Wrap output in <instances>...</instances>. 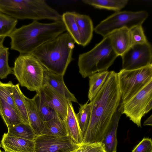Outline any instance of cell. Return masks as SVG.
<instances>
[{
	"mask_svg": "<svg viewBox=\"0 0 152 152\" xmlns=\"http://www.w3.org/2000/svg\"><path fill=\"white\" fill-rule=\"evenodd\" d=\"M121 101L118 73L109 71L102 87L91 101L90 120L81 144L101 142Z\"/></svg>",
	"mask_w": 152,
	"mask_h": 152,
	"instance_id": "obj_1",
	"label": "cell"
},
{
	"mask_svg": "<svg viewBox=\"0 0 152 152\" xmlns=\"http://www.w3.org/2000/svg\"><path fill=\"white\" fill-rule=\"evenodd\" d=\"M66 31L62 20L50 23L34 20L31 23L16 28L9 35L11 49L20 54H31L45 43Z\"/></svg>",
	"mask_w": 152,
	"mask_h": 152,
	"instance_id": "obj_2",
	"label": "cell"
},
{
	"mask_svg": "<svg viewBox=\"0 0 152 152\" xmlns=\"http://www.w3.org/2000/svg\"><path fill=\"white\" fill-rule=\"evenodd\" d=\"M75 43L67 32L43 44L32 54L48 71L64 76L73 60L72 54Z\"/></svg>",
	"mask_w": 152,
	"mask_h": 152,
	"instance_id": "obj_3",
	"label": "cell"
},
{
	"mask_svg": "<svg viewBox=\"0 0 152 152\" xmlns=\"http://www.w3.org/2000/svg\"><path fill=\"white\" fill-rule=\"evenodd\" d=\"M0 12L17 19L62 20V15L44 0H0Z\"/></svg>",
	"mask_w": 152,
	"mask_h": 152,
	"instance_id": "obj_4",
	"label": "cell"
},
{
	"mask_svg": "<svg viewBox=\"0 0 152 152\" xmlns=\"http://www.w3.org/2000/svg\"><path fill=\"white\" fill-rule=\"evenodd\" d=\"M118 56L107 35L91 50L79 55V72L85 78L95 73L107 71Z\"/></svg>",
	"mask_w": 152,
	"mask_h": 152,
	"instance_id": "obj_5",
	"label": "cell"
},
{
	"mask_svg": "<svg viewBox=\"0 0 152 152\" xmlns=\"http://www.w3.org/2000/svg\"><path fill=\"white\" fill-rule=\"evenodd\" d=\"M12 69L22 87L37 92L42 86L45 68L32 53L20 54L15 59Z\"/></svg>",
	"mask_w": 152,
	"mask_h": 152,
	"instance_id": "obj_6",
	"label": "cell"
},
{
	"mask_svg": "<svg viewBox=\"0 0 152 152\" xmlns=\"http://www.w3.org/2000/svg\"><path fill=\"white\" fill-rule=\"evenodd\" d=\"M121 103L128 100L152 80V64L134 70L121 69L118 73Z\"/></svg>",
	"mask_w": 152,
	"mask_h": 152,
	"instance_id": "obj_7",
	"label": "cell"
},
{
	"mask_svg": "<svg viewBox=\"0 0 152 152\" xmlns=\"http://www.w3.org/2000/svg\"><path fill=\"white\" fill-rule=\"evenodd\" d=\"M148 15V12L144 10L116 12L102 21L94 28V30L104 37L123 28L130 29L135 26L142 25Z\"/></svg>",
	"mask_w": 152,
	"mask_h": 152,
	"instance_id": "obj_8",
	"label": "cell"
},
{
	"mask_svg": "<svg viewBox=\"0 0 152 152\" xmlns=\"http://www.w3.org/2000/svg\"><path fill=\"white\" fill-rule=\"evenodd\" d=\"M152 108V80L126 102L120 103L119 109L138 127L142 118Z\"/></svg>",
	"mask_w": 152,
	"mask_h": 152,
	"instance_id": "obj_9",
	"label": "cell"
},
{
	"mask_svg": "<svg viewBox=\"0 0 152 152\" xmlns=\"http://www.w3.org/2000/svg\"><path fill=\"white\" fill-rule=\"evenodd\" d=\"M121 56L122 69L134 70L147 66L152 64L151 45L148 42L132 45Z\"/></svg>",
	"mask_w": 152,
	"mask_h": 152,
	"instance_id": "obj_10",
	"label": "cell"
},
{
	"mask_svg": "<svg viewBox=\"0 0 152 152\" xmlns=\"http://www.w3.org/2000/svg\"><path fill=\"white\" fill-rule=\"evenodd\" d=\"M34 141L35 152H70L80 145L75 144L68 136L41 135L36 136Z\"/></svg>",
	"mask_w": 152,
	"mask_h": 152,
	"instance_id": "obj_11",
	"label": "cell"
},
{
	"mask_svg": "<svg viewBox=\"0 0 152 152\" xmlns=\"http://www.w3.org/2000/svg\"><path fill=\"white\" fill-rule=\"evenodd\" d=\"M38 92L43 101L64 120L67 111V101L49 86L43 84Z\"/></svg>",
	"mask_w": 152,
	"mask_h": 152,
	"instance_id": "obj_12",
	"label": "cell"
},
{
	"mask_svg": "<svg viewBox=\"0 0 152 152\" xmlns=\"http://www.w3.org/2000/svg\"><path fill=\"white\" fill-rule=\"evenodd\" d=\"M0 145L5 152H35L34 140L8 136L6 133L2 136Z\"/></svg>",
	"mask_w": 152,
	"mask_h": 152,
	"instance_id": "obj_13",
	"label": "cell"
},
{
	"mask_svg": "<svg viewBox=\"0 0 152 152\" xmlns=\"http://www.w3.org/2000/svg\"><path fill=\"white\" fill-rule=\"evenodd\" d=\"M63 76L49 72L45 68L43 84L50 86L67 101L77 102L75 95L64 83Z\"/></svg>",
	"mask_w": 152,
	"mask_h": 152,
	"instance_id": "obj_14",
	"label": "cell"
},
{
	"mask_svg": "<svg viewBox=\"0 0 152 152\" xmlns=\"http://www.w3.org/2000/svg\"><path fill=\"white\" fill-rule=\"evenodd\" d=\"M121 114L119 105L113 117L111 123L101 142L103 145L106 152L117 151V130Z\"/></svg>",
	"mask_w": 152,
	"mask_h": 152,
	"instance_id": "obj_15",
	"label": "cell"
},
{
	"mask_svg": "<svg viewBox=\"0 0 152 152\" xmlns=\"http://www.w3.org/2000/svg\"><path fill=\"white\" fill-rule=\"evenodd\" d=\"M68 135L76 144L81 145L83 136L80 128L72 102L67 101V111L66 117L64 120Z\"/></svg>",
	"mask_w": 152,
	"mask_h": 152,
	"instance_id": "obj_16",
	"label": "cell"
},
{
	"mask_svg": "<svg viewBox=\"0 0 152 152\" xmlns=\"http://www.w3.org/2000/svg\"><path fill=\"white\" fill-rule=\"evenodd\" d=\"M112 46L118 56H121L131 46L129 29L123 28L108 35Z\"/></svg>",
	"mask_w": 152,
	"mask_h": 152,
	"instance_id": "obj_17",
	"label": "cell"
},
{
	"mask_svg": "<svg viewBox=\"0 0 152 152\" xmlns=\"http://www.w3.org/2000/svg\"><path fill=\"white\" fill-rule=\"evenodd\" d=\"M75 18L79 33L80 44L85 47L91 40L93 35L94 28L90 17L86 15L75 12Z\"/></svg>",
	"mask_w": 152,
	"mask_h": 152,
	"instance_id": "obj_18",
	"label": "cell"
},
{
	"mask_svg": "<svg viewBox=\"0 0 152 152\" xmlns=\"http://www.w3.org/2000/svg\"><path fill=\"white\" fill-rule=\"evenodd\" d=\"M23 99L26 106L29 124L36 136L42 134L44 122L41 118L33 99L23 96Z\"/></svg>",
	"mask_w": 152,
	"mask_h": 152,
	"instance_id": "obj_19",
	"label": "cell"
},
{
	"mask_svg": "<svg viewBox=\"0 0 152 152\" xmlns=\"http://www.w3.org/2000/svg\"><path fill=\"white\" fill-rule=\"evenodd\" d=\"M41 135L58 136H68L64 121L56 112L52 119L44 122V127Z\"/></svg>",
	"mask_w": 152,
	"mask_h": 152,
	"instance_id": "obj_20",
	"label": "cell"
},
{
	"mask_svg": "<svg viewBox=\"0 0 152 152\" xmlns=\"http://www.w3.org/2000/svg\"><path fill=\"white\" fill-rule=\"evenodd\" d=\"M0 116L7 127L23 123L17 112L0 97Z\"/></svg>",
	"mask_w": 152,
	"mask_h": 152,
	"instance_id": "obj_21",
	"label": "cell"
},
{
	"mask_svg": "<svg viewBox=\"0 0 152 152\" xmlns=\"http://www.w3.org/2000/svg\"><path fill=\"white\" fill-rule=\"evenodd\" d=\"M109 72L105 71L95 73L88 77V100L92 101L101 89L107 78Z\"/></svg>",
	"mask_w": 152,
	"mask_h": 152,
	"instance_id": "obj_22",
	"label": "cell"
},
{
	"mask_svg": "<svg viewBox=\"0 0 152 152\" xmlns=\"http://www.w3.org/2000/svg\"><path fill=\"white\" fill-rule=\"evenodd\" d=\"M82 1L96 8L105 9L118 12L120 11L126 6L128 0H83Z\"/></svg>",
	"mask_w": 152,
	"mask_h": 152,
	"instance_id": "obj_23",
	"label": "cell"
},
{
	"mask_svg": "<svg viewBox=\"0 0 152 152\" xmlns=\"http://www.w3.org/2000/svg\"><path fill=\"white\" fill-rule=\"evenodd\" d=\"M8 136L34 140L36 136L29 125L21 123L7 127Z\"/></svg>",
	"mask_w": 152,
	"mask_h": 152,
	"instance_id": "obj_24",
	"label": "cell"
},
{
	"mask_svg": "<svg viewBox=\"0 0 152 152\" xmlns=\"http://www.w3.org/2000/svg\"><path fill=\"white\" fill-rule=\"evenodd\" d=\"M19 85V84L14 85L12 97L15 106L23 123L30 125L27 110L23 99L24 94L20 89Z\"/></svg>",
	"mask_w": 152,
	"mask_h": 152,
	"instance_id": "obj_25",
	"label": "cell"
},
{
	"mask_svg": "<svg viewBox=\"0 0 152 152\" xmlns=\"http://www.w3.org/2000/svg\"><path fill=\"white\" fill-rule=\"evenodd\" d=\"M75 12H67L62 15V20L66 30L73 39L75 43L80 44L79 33L75 18Z\"/></svg>",
	"mask_w": 152,
	"mask_h": 152,
	"instance_id": "obj_26",
	"label": "cell"
},
{
	"mask_svg": "<svg viewBox=\"0 0 152 152\" xmlns=\"http://www.w3.org/2000/svg\"><path fill=\"white\" fill-rule=\"evenodd\" d=\"M80 107L76 116L79 126L82 135L86 131L89 122L91 110V103L86 102L83 104H79Z\"/></svg>",
	"mask_w": 152,
	"mask_h": 152,
	"instance_id": "obj_27",
	"label": "cell"
},
{
	"mask_svg": "<svg viewBox=\"0 0 152 152\" xmlns=\"http://www.w3.org/2000/svg\"><path fill=\"white\" fill-rule=\"evenodd\" d=\"M4 37L0 38V78H7L10 74H13L12 69L10 66L8 59L9 48L5 47L3 42Z\"/></svg>",
	"mask_w": 152,
	"mask_h": 152,
	"instance_id": "obj_28",
	"label": "cell"
},
{
	"mask_svg": "<svg viewBox=\"0 0 152 152\" xmlns=\"http://www.w3.org/2000/svg\"><path fill=\"white\" fill-rule=\"evenodd\" d=\"M33 99L39 115L44 122L49 121L53 118L56 111L43 101L38 92H37Z\"/></svg>",
	"mask_w": 152,
	"mask_h": 152,
	"instance_id": "obj_29",
	"label": "cell"
},
{
	"mask_svg": "<svg viewBox=\"0 0 152 152\" xmlns=\"http://www.w3.org/2000/svg\"><path fill=\"white\" fill-rule=\"evenodd\" d=\"M18 20L0 12V38L8 37L16 28Z\"/></svg>",
	"mask_w": 152,
	"mask_h": 152,
	"instance_id": "obj_30",
	"label": "cell"
},
{
	"mask_svg": "<svg viewBox=\"0 0 152 152\" xmlns=\"http://www.w3.org/2000/svg\"><path fill=\"white\" fill-rule=\"evenodd\" d=\"M14 86L12 81H9L6 83H3L0 81V97L10 105L18 114L12 97Z\"/></svg>",
	"mask_w": 152,
	"mask_h": 152,
	"instance_id": "obj_31",
	"label": "cell"
},
{
	"mask_svg": "<svg viewBox=\"0 0 152 152\" xmlns=\"http://www.w3.org/2000/svg\"><path fill=\"white\" fill-rule=\"evenodd\" d=\"M131 46L148 42L142 25H137L129 29Z\"/></svg>",
	"mask_w": 152,
	"mask_h": 152,
	"instance_id": "obj_32",
	"label": "cell"
},
{
	"mask_svg": "<svg viewBox=\"0 0 152 152\" xmlns=\"http://www.w3.org/2000/svg\"><path fill=\"white\" fill-rule=\"evenodd\" d=\"M74 152H106L101 142L87 143L80 145Z\"/></svg>",
	"mask_w": 152,
	"mask_h": 152,
	"instance_id": "obj_33",
	"label": "cell"
},
{
	"mask_svg": "<svg viewBox=\"0 0 152 152\" xmlns=\"http://www.w3.org/2000/svg\"><path fill=\"white\" fill-rule=\"evenodd\" d=\"M132 152H152V141L151 139L144 138Z\"/></svg>",
	"mask_w": 152,
	"mask_h": 152,
	"instance_id": "obj_34",
	"label": "cell"
},
{
	"mask_svg": "<svg viewBox=\"0 0 152 152\" xmlns=\"http://www.w3.org/2000/svg\"><path fill=\"white\" fill-rule=\"evenodd\" d=\"M144 126L152 125V115H151L146 120L144 121L143 123Z\"/></svg>",
	"mask_w": 152,
	"mask_h": 152,
	"instance_id": "obj_35",
	"label": "cell"
},
{
	"mask_svg": "<svg viewBox=\"0 0 152 152\" xmlns=\"http://www.w3.org/2000/svg\"><path fill=\"white\" fill-rule=\"evenodd\" d=\"M74 151H72L70 152H74Z\"/></svg>",
	"mask_w": 152,
	"mask_h": 152,
	"instance_id": "obj_36",
	"label": "cell"
},
{
	"mask_svg": "<svg viewBox=\"0 0 152 152\" xmlns=\"http://www.w3.org/2000/svg\"><path fill=\"white\" fill-rule=\"evenodd\" d=\"M1 147H0V148Z\"/></svg>",
	"mask_w": 152,
	"mask_h": 152,
	"instance_id": "obj_37",
	"label": "cell"
}]
</instances>
